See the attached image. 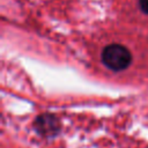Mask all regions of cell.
Listing matches in <instances>:
<instances>
[{
    "mask_svg": "<svg viewBox=\"0 0 148 148\" xmlns=\"http://www.w3.org/2000/svg\"><path fill=\"white\" fill-rule=\"evenodd\" d=\"M35 125H36V128L38 130V132L44 135L56 134L57 131L59 130V123H58L57 118L52 114L39 116L36 119Z\"/></svg>",
    "mask_w": 148,
    "mask_h": 148,
    "instance_id": "2",
    "label": "cell"
},
{
    "mask_svg": "<svg viewBox=\"0 0 148 148\" xmlns=\"http://www.w3.org/2000/svg\"><path fill=\"white\" fill-rule=\"evenodd\" d=\"M102 62L106 68L112 72H120L126 69L132 62L131 51L121 44H109L106 45L101 54Z\"/></svg>",
    "mask_w": 148,
    "mask_h": 148,
    "instance_id": "1",
    "label": "cell"
},
{
    "mask_svg": "<svg viewBox=\"0 0 148 148\" xmlns=\"http://www.w3.org/2000/svg\"><path fill=\"white\" fill-rule=\"evenodd\" d=\"M139 6L145 14H148V0H139Z\"/></svg>",
    "mask_w": 148,
    "mask_h": 148,
    "instance_id": "3",
    "label": "cell"
}]
</instances>
